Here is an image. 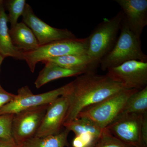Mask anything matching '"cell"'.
Listing matches in <instances>:
<instances>
[{
	"instance_id": "cell-20",
	"label": "cell",
	"mask_w": 147,
	"mask_h": 147,
	"mask_svg": "<svg viewBox=\"0 0 147 147\" xmlns=\"http://www.w3.org/2000/svg\"><path fill=\"white\" fill-rule=\"evenodd\" d=\"M27 3L25 0H8L4 2V6L8 10V22L11 28L18 23L19 17L23 15Z\"/></svg>"
},
{
	"instance_id": "cell-27",
	"label": "cell",
	"mask_w": 147,
	"mask_h": 147,
	"mask_svg": "<svg viewBox=\"0 0 147 147\" xmlns=\"http://www.w3.org/2000/svg\"><path fill=\"white\" fill-rule=\"evenodd\" d=\"M4 58L1 55H0V72H1V67L2 63L3 61Z\"/></svg>"
},
{
	"instance_id": "cell-29",
	"label": "cell",
	"mask_w": 147,
	"mask_h": 147,
	"mask_svg": "<svg viewBox=\"0 0 147 147\" xmlns=\"http://www.w3.org/2000/svg\"><path fill=\"white\" fill-rule=\"evenodd\" d=\"M4 2V1H3V0H0V8L3 5Z\"/></svg>"
},
{
	"instance_id": "cell-14",
	"label": "cell",
	"mask_w": 147,
	"mask_h": 147,
	"mask_svg": "<svg viewBox=\"0 0 147 147\" xmlns=\"http://www.w3.org/2000/svg\"><path fill=\"white\" fill-rule=\"evenodd\" d=\"M8 23V16L3 5L0 8V55L4 58L11 57L16 59L23 60L24 52L18 50L13 45L9 34Z\"/></svg>"
},
{
	"instance_id": "cell-26",
	"label": "cell",
	"mask_w": 147,
	"mask_h": 147,
	"mask_svg": "<svg viewBox=\"0 0 147 147\" xmlns=\"http://www.w3.org/2000/svg\"><path fill=\"white\" fill-rule=\"evenodd\" d=\"M16 145L13 139L7 140L0 139V147H15Z\"/></svg>"
},
{
	"instance_id": "cell-22",
	"label": "cell",
	"mask_w": 147,
	"mask_h": 147,
	"mask_svg": "<svg viewBox=\"0 0 147 147\" xmlns=\"http://www.w3.org/2000/svg\"><path fill=\"white\" fill-rule=\"evenodd\" d=\"M13 116V114L0 115V139H13L11 134V124Z\"/></svg>"
},
{
	"instance_id": "cell-13",
	"label": "cell",
	"mask_w": 147,
	"mask_h": 147,
	"mask_svg": "<svg viewBox=\"0 0 147 147\" xmlns=\"http://www.w3.org/2000/svg\"><path fill=\"white\" fill-rule=\"evenodd\" d=\"M9 34L13 45L24 53L34 51L40 46L32 30L23 22L11 28Z\"/></svg>"
},
{
	"instance_id": "cell-17",
	"label": "cell",
	"mask_w": 147,
	"mask_h": 147,
	"mask_svg": "<svg viewBox=\"0 0 147 147\" xmlns=\"http://www.w3.org/2000/svg\"><path fill=\"white\" fill-rule=\"evenodd\" d=\"M147 113V86H146L138 90L129 98L117 117L128 114L143 115Z\"/></svg>"
},
{
	"instance_id": "cell-28",
	"label": "cell",
	"mask_w": 147,
	"mask_h": 147,
	"mask_svg": "<svg viewBox=\"0 0 147 147\" xmlns=\"http://www.w3.org/2000/svg\"><path fill=\"white\" fill-rule=\"evenodd\" d=\"M15 147H25V144H21L16 145V146Z\"/></svg>"
},
{
	"instance_id": "cell-19",
	"label": "cell",
	"mask_w": 147,
	"mask_h": 147,
	"mask_svg": "<svg viewBox=\"0 0 147 147\" xmlns=\"http://www.w3.org/2000/svg\"><path fill=\"white\" fill-rule=\"evenodd\" d=\"M66 129L74 132L75 135L90 133L99 138L102 130L94 122L85 117L77 118L68 123L63 125Z\"/></svg>"
},
{
	"instance_id": "cell-11",
	"label": "cell",
	"mask_w": 147,
	"mask_h": 147,
	"mask_svg": "<svg viewBox=\"0 0 147 147\" xmlns=\"http://www.w3.org/2000/svg\"><path fill=\"white\" fill-rule=\"evenodd\" d=\"M68 106V98L66 95L58 97L50 103L34 137H47L60 133Z\"/></svg>"
},
{
	"instance_id": "cell-2",
	"label": "cell",
	"mask_w": 147,
	"mask_h": 147,
	"mask_svg": "<svg viewBox=\"0 0 147 147\" xmlns=\"http://www.w3.org/2000/svg\"><path fill=\"white\" fill-rule=\"evenodd\" d=\"M123 16L121 11L113 18H104L87 38L86 55L90 59L95 70L102 58L115 44Z\"/></svg>"
},
{
	"instance_id": "cell-16",
	"label": "cell",
	"mask_w": 147,
	"mask_h": 147,
	"mask_svg": "<svg viewBox=\"0 0 147 147\" xmlns=\"http://www.w3.org/2000/svg\"><path fill=\"white\" fill-rule=\"evenodd\" d=\"M52 63L68 69L79 70L84 73L95 72L90 59L87 55H68L48 59L44 62Z\"/></svg>"
},
{
	"instance_id": "cell-8",
	"label": "cell",
	"mask_w": 147,
	"mask_h": 147,
	"mask_svg": "<svg viewBox=\"0 0 147 147\" xmlns=\"http://www.w3.org/2000/svg\"><path fill=\"white\" fill-rule=\"evenodd\" d=\"M107 70V75L125 89L140 90L147 86V62L129 61Z\"/></svg>"
},
{
	"instance_id": "cell-1",
	"label": "cell",
	"mask_w": 147,
	"mask_h": 147,
	"mask_svg": "<svg viewBox=\"0 0 147 147\" xmlns=\"http://www.w3.org/2000/svg\"><path fill=\"white\" fill-rule=\"evenodd\" d=\"M125 89L107 75L95 72L84 73L68 84L66 95L69 106L63 124L77 118L83 110Z\"/></svg>"
},
{
	"instance_id": "cell-18",
	"label": "cell",
	"mask_w": 147,
	"mask_h": 147,
	"mask_svg": "<svg viewBox=\"0 0 147 147\" xmlns=\"http://www.w3.org/2000/svg\"><path fill=\"white\" fill-rule=\"evenodd\" d=\"M65 128L59 134L43 137H34L24 143L26 147H64L68 146L67 137L69 132Z\"/></svg>"
},
{
	"instance_id": "cell-12",
	"label": "cell",
	"mask_w": 147,
	"mask_h": 147,
	"mask_svg": "<svg viewBox=\"0 0 147 147\" xmlns=\"http://www.w3.org/2000/svg\"><path fill=\"white\" fill-rule=\"evenodd\" d=\"M131 31L140 38L147 25V0H116Z\"/></svg>"
},
{
	"instance_id": "cell-9",
	"label": "cell",
	"mask_w": 147,
	"mask_h": 147,
	"mask_svg": "<svg viewBox=\"0 0 147 147\" xmlns=\"http://www.w3.org/2000/svg\"><path fill=\"white\" fill-rule=\"evenodd\" d=\"M22 22L32 30L40 46L57 40L76 38L70 31L51 26L35 14L31 7L27 3L22 15Z\"/></svg>"
},
{
	"instance_id": "cell-3",
	"label": "cell",
	"mask_w": 147,
	"mask_h": 147,
	"mask_svg": "<svg viewBox=\"0 0 147 147\" xmlns=\"http://www.w3.org/2000/svg\"><path fill=\"white\" fill-rule=\"evenodd\" d=\"M121 32L112 50L100 61L102 71L131 60L147 62V56L142 51L140 38L129 30L124 16Z\"/></svg>"
},
{
	"instance_id": "cell-25",
	"label": "cell",
	"mask_w": 147,
	"mask_h": 147,
	"mask_svg": "<svg viewBox=\"0 0 147 147\" xmlns=\"http://www.w3.org/2000/svg\"><path fill=\"white\" fill-rule=\"evenodd\" d=\"M16 94L7 92L0 84V109L14 99Z\"/></svg>"
},
{
	"instance_id": "cell-5",
	"label": "cell",
	"mask_w": 147,
	"mask_h": 147,
	"mask_svg": "<svg viewBox=\"0 0 147 147\" xmlns=\"http://www.w3.org/2000/svg\"><path fill=\"white\" fill-rule=\"evenodd\" d=\"M138 90L125 89L121 90L83 110L77 118L80 117L90 119L102 129H104L118 117L129 98Z\"/></svg>"
},
{
	"instance_id": "cell-21",
	"label": "cell",
	"mask_w": 147,
	"mask_h": 147,
	"mask_svg": "<svg viewBox=\"0 0 147 147\" xmlns=\"http://www.w3.org/2000/svg\"><path fill=\"white\" fill-rule=\"evenodd\" d=\"M94 147H133L122 142L113 136L107 129L105 128Z\"/></svg>"
},
{
	"instance_id": "cell-10",
	"label": "cell",
	"mask_w": 147,
	"mask_h": 147,
	"mask_svg": "<svg viewBox=\"0 0 147 147\" xmlns=\"http://www.w3.org/2000/svg\"><path fill=\"white\" fill-rule=\"evenodd\" d=\"M142 115L131 114L121 116L105 128L125 144L133 147H142L140 130Z\"/></svg>"
},
{
	"instance_id": "cell-6",
	"label": "cell",
	"mask_w": 147,
	"mask_h": 147,
	"mask_svg": "<svg viewBox=\"0 0 147 147\" xmlns=\"http://www.w3.org/2000/svg\"><path fill=\"white\" fill-rule=\"evenodd\" d=\"M68 84L50 91L34 94L28 86L22 87L13 100L0 109V115L15 114L23 110L50 104L58 97L65 94Z\"/></svg>"
},
{
	"instance_id": "cell-30",
	"label": "cell",
	"mask_w": 147,
	"mask_h": 147,
	"mask_svg": "<svg viewBox=\"0 0 147 147\" xmlns=\"http://www.w3.org/2000/svg\"><path fill=\"white\" fill-rule=\"evenodd\" d=\"M94 146H90V147H94Z\"/></svg>"
},
{
	"instance_id": "cell-7",
	"label": "cell",
	"mask_w": 147,
	"mask_h": 147,
	"mask_svg": "<svg viewBox=\"0 0 147 147\" xmlns=\"http://www.w3.org/2000/svg\"><path fill=\"white\" fill-rule=\"evenodd\" d=\"M49 105L29 108L13 114L11 134L16 145L24 144L35 136Z\"/></svg>"
},
{
	"instance_id": "cell-15",
	"label": "cell",
	"mask_w": 147,
	"mask_h": 147,
	"mask_svg": "<svg viewBox=\"0 0 147 147\" xmlns=\"http://www.w3.org/2000/svg\"><path fill=\"white\" fill-rule=\"evenodd\" d=\"M43 63L45 64V66L39 72L34 82L36 88H39L45 84L56 79L77 76L85 73L79 70L63 68L49 62H44Z\"/></svg>"
},
{
	"instance_id": "cell-24",
	"label": "cell",
	"mask_w": 147,
	"mask_h": 147,
	"mask_svg": "<svg viewBox=\"0 0 147 147\" xmlns=\"http://www.w3.org/2000/svg\"><path fill=\"white\" fill-rule=\"evenodd\" d=\"M140 138L142 147H147V113L142 116Z\"/></svg>"
},
{
	"instance_id": "cell-4",
	"label": "cell",
	"mask_w": 147,
	"mask_h": 147,
	"mask_svg": "<svg viewBox=\"0 0 147 147\" xmlns=\"http://www.w3.org/2000/svg\"><path fill=\"white\" fill-rule=\"evenodd\" d=\"M87 38L61 40L40 46L36 50L23 53L31 71L34 73L37 64L51 58L68 55H86Z\"/></svg>"
},
{
	"instance_id": "cell-23",
	"label": "cell",
	"mask_w": 147,
	"mask_h": 147,
	"mask_svg": "<svg viewBox=\"0 0 147 147\" xmlns=\"http://www.w3.org/2000/svg\"><path fill=\"white\" fill-rule=\"evenodd\" d=\"M99 138L91 133H84L75 135L72 142V147H89L94 146Z\"/></svg>"
}]
</instances>
